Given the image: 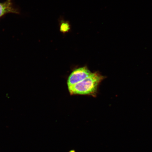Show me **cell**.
<instances>
[{"instance_id": "3957f363", "label": "cell", "mask_w": 152, "mask_h": 152, "mask_svg": "<svg viewBox=\"0 0 152 152\" xmlns=\"http://www.w3.org/2000/svg\"><path fill=\"white\" fill-rule=\"evenodd\" d=\"M12 0H7L3 3H0V18L7 13L18 14V12L13 7Z\"/></svg>"}, {"instance_id": "277c9868", "label": "cell", "mask_w": 152, "mask_h": 152, "mask_svg": "<svg viewBox=\"0 0 152 152\" xmlns=\"http://www.w3.org/2000/svg\"><path fill=\"white\" fill-rule=\"evenodd\" d=\"M59 28L61 33L65 34L71 31V25L69 21L65 20L64 17L60 16L58 20Z\"/></svg>"}, {"instance_id": "7a4b0ae2", "label": "cell", "mask_w": 152, "mask_h": 152, "mask_svg": "<svg viewBox=\"0 0 152 152\" xmlns=\"http://www.w3.org/2000/svg\"><path fill=\"white\" fill-rule=\"evenodd\" d=\"M91 73L92 72L86 66L74 70L68 77L67 81L68 87L80 82L88 77Z\"/></svg>"}, {"instance_id": "5b68a950", "label": "cell", "mask_w": 152, "mask_h": 152, "mask_svg": "<svg viewBox=\"0 0 152 152\" xmlns=\"http://www.w3.org/2000/svg\"><path fill=\"white\" fill-rule=\"evenodd\" d=\"M69 152H75V151H74V150H72V151H70Z\"/></svg>"}, {"instance_id": "6da1fadb", "label": "cell", "mask_w": 152, "mask_h": 152, "mask_svg": "<svg viewBox=\"0 0 152 152\" xmlns=\"http://www.w3.org/2000/svg\"><path fill=\"white\" fill-rule=\"evenodd\" d=\"M105 77L98 72L92 73L80 82L68 87V91L71 95H87L96 97L99 86Z\"/></svg>"}]
</instances>
